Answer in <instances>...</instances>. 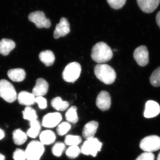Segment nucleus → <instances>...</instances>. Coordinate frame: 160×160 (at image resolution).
Here are the masks:
<instances>
[{
    "mask_svg": "<svg viewBox=\"0 0 160 160\" xmlns=\"http://www.w3.org/2000/svg\"><path fill=\"white\" fill-rule=\"evenodd\" d=\"M7 75L10 79L15 82H22L25 79L26 75L25 70L20 68L10 69Z\"/></svg>",
    "mask_w": 160,
    "mask_h": 160,
    "instance_id": "19",
    "label": "nucleus"
},
{
    "mask_svg": "<svg viewBox=\"0 0 160 160\" xmlns=\"http://www.w3.org/2000/svg\"><path fill=\"white\" fill-rule=\"evenodd\" d=\"M45 151L44 145L38 141H32L27 146L26 151L27 160H40Z\"/></svg>",
    "mask_w": 160,
    "mask_h": 160,
    "instance_id": "5",
    "label": "nucleus"
},
{
    "mask_svg": "<svg viewBox=\"0 0 160 160\" xmlns=\"http://www.w3.org/2000/svg\"><path fill=\"white\" fill-rule=\"evenodd\" d=\"M70 24L67 19L62 18L60 20V23L56 26L53 33L54 38L66 36L70 32Z\"/></svg>",
    "mask_w": 160,
    "mask_h": 160,
    "instance_id": "11",
    "label": "nucleus"
},
{
    "mask_svg": "<svg viewBox=\"0 0 160 160\" xmlns=\"http://www.w3.org/2000/svg\"><path fill=\"white\" fill-rule=\"evenodd\" d=\"M107 2L112 9H119L122 8L126 0H107Z\"/></svg>",
    "mask_w": 160,
    "mask_h": 160,
    "instance_id": "32",
    "label": "nucleus"
},
{
    "mask_svg": "<svg viewBox=\"0 0 160 160\" xmlns=\"http://www.w3.org/2000/svg\"><path fill=\"white\" fill-rule=\"evenodd\" d=\"M12 139L16 145H22L27 140V135L21 129H17L12 132Z\"/></svg>",
    "mask_w": 160,
    "mask_h": 160,
    "instance_id": "24",
    "label": "nucleus"
},
{
    "mask_svg": "<svg viewBox=\"0 0 160 160\" xmlns=\"http://www.w3.org/2000/svg\"><path fill=\"white\" fill-rule=\"evenodd\" d=\"M40 142L44 145H50L55 142L56 135L53 131L46 130L42 132L40 135Z\"/></svg>",
    "mask_w": 160,
    "mask_h": 160,
    "instance_id": "21",
    "label": "nucleus"
},
{
    "mask_svg": "<svg viewBox=\"0 0 160 160\" xmlns=\"http://www.w3.org/2000/svg\"><path fill=\"white\" fill-rule=\"evenodd\" d=\"M65 148H66V146L64 143L61 142L56 143L52 149V154L55 156L59 157L62 155L63 152L65 150Z\"/></svg>",
    "mask_w": 160,
    "mask_h": 160,
    "instance_id": "30",
    "label": "nucleus"
},
{
    "mask_svg": "<svg viewBox=\"0 0 160 160\" xmlns=\"http://www.w3.org/2000/svg\"><path fill=\"white\" fill-rule=\"evenodd\" d=\"M94 71L96 77L106 85L112 84L115 81L116 73L113 68L107 64H98L95 66Z\"/></svg>",
    "mask_w": 160,
    "mask_h": 160,
    "instance_id": "2",
    "label": "nucleus"
},
{
    "mask_svg": "<svg viewBox=\"0 0 160 160\" xmlns=\"http://www.w3.org/2000/svg\"><path fill=\"white\" fill-rule=\"evenodd\" d=\"M29 123L30 128L27 130L26 135L30 138H35L37 137L40 133L41 129L40 122L37 120Z\"/></svg>",
    "mask_w": 160,
    "mask_h": 160,
    "instance_id": "23",
    "label": "nucleus"
},
{
    "mask_svg": "<svg viewBox=\"0 0 160 160\" xmlns=\"http://www.w3.org/2000/svg\"><path fill=\"white\" fill-rule=\"evenodd\" d=\"M160 106L157 102L149 101L146 103L144 117L147 118L155 117L159 114Z\"/></svg>",
    "mask_w": 160,
    "mask_h": 160,
    "instance_id": "14",
    "label": "nucleus"
},
{
    "mask_svg": "<svg viewBox=\"0 0 160 160\" xmlns=\"http://www.w3.org/2000/svg\"><path fill=\"white\" fill-rule=\"evenodd\" d=\"M5 137V132L2 129H0V140L2 139Z\"/></svg>",
    "mask_w": 160,
    "mask_h": 160,
    "instance_id": "37",
    "label": "nucleus"
},
{
    "mask_svg": "<svg viewBox=\"0 0 160 160\" xmlns=\"http://www.w3.org/2000/svg\"><path fill=\"white\" fill-rule=\"evenodd\" d=\"M92 59L98 64H103L110 61L113 56L110 47L106 43L100 42L97 43L92 49Z\"/></svg>",
    "mask_w": 160,
    "mask_h": 160,
    "instance_id": "1",
    "label": "nucleus"
},
{
    "mask_svg": "<svg viewBox=\"0 0 160 160\" xmlns=\"http://www.w3.org/2000/svg\"><path fill=\"white\" fill-rule=\"evenodd\" d=\"M133 57L139 66H146L149 62V54L147 47L145 46H139L133 52Z\"/></svg>",
    "mask_w": 160,
    "mask_h": 160,
    "instance_id": "9",
    "label": "nucleus"
},
{
    "mask_svg": "<svg viewBox=\"0 0 160 160\" xmlns=\"http://www.w3.org/2000/svg\"><path fill=\"white\" fill-rule=\"evenodd\" d=\"M150 83L154 87L160 86V66L152 73L150 77Z\"/></svg>",
    "mask_w": 160,
    "mask_h": 160,
    "instance_id": "28",
    "label": "nucleus"
},
{
    "mask_svg": "<svg viewBox=\"0 0 160 160\" xmlns=\"http://www.w3.org/2000/svg\"><path fill=\"white\" fill-rule=\"evenodd\" d=\"M81 152V149L78 146H70L66 151V154L70 158H77Z\"/></svg>",
    "mask_w": 160,
    "mask_h": 160,
    "instance_id": "29",
    "label": "nucleus"
},
{
    "mask_svg": "<svg viewBox=\"0 0 160 160\" xmlns=\"http://www.w3.org/2000/svg\"><path fill=\"white\" fill-rule=\"evenodd\" d=\"M82 139L79 136L69 135L65 138V142L66 145L69 146H78L82 142Z\"/></svg>",
    "mask_w": 160,
    "mask_h": 160,
    "instance_id": "27",
    "label": "nucleus"
},
{
    "mask_svg": "<svg viewBox=\"0 0 160 160\" xmlns=\"http://www.w3.org/2000/svg\"><path fill=\"white\" fill-rule=\"evenodd\" d=\"M62 120V115L59 112H51L43 117L42 125L46 128H53L57 126Z\"/></svg>",
    "mask_w": 160,
    "mask_h": 160,
    "instance_id": "10",
    "label": "nucleus"
},
{
    "mask_svg": "<svg viewBox=\"0 0 160 160\" xmlns=\"http://www.w3.org/2000/svg\"><path fill=\"white\" fill-rule=\"evenodd\" d=\"M102 146V143L97 138H91L86 140L83 143L81 152L86 155H90L95 157L97 155L98 152L101 151Z\"/></svg>",
    "mask_w": 160,
    "mask_h": 160,
    "instance_id": "6",
    "label": "nucleus"
},
{
    "mask_svg": "<svg viewBox=\"0 0 160 160\" xmlns=\"http://www.w3.org/2000/svg\"><path fill=\"white\" fill-rule=\"evenodd\" d=\"M23 118L27 120L30 122L37 120L38 115L34 109L29 106H27L22 111Z\"/></svg>",
    "mask_w": 160,
    "mask_h": 160,
    "instance_id": "26",
    "label": "nucleus"
},
{
    "mask_svg": "<svg viewBox=\"0 0 160 160\" xmlns=\"http://www.w3.org/2000/svg\"><path fill=\"white\" fill-rule=\"evenodd\" d=\"M98 123L96 121H91L87 123L84 126L82 132V135L86 140L93 138L98 127Z\"/></svg>",
    "mask_w": 160,
    "mask_h": 160,
    "instance_id": "16",
    "label": "nucleus"
},
{
    "mask_svg": "<svg viewBox=\"0 0 160 160\" xmlns=\"http://www.w3.org/2000/svg\"><path fill=\"white\" fill-rule=\"evenodd\" d=\"M140 9L146 13H151L158 8L160 0H137Z\"/></svg>",
    "mask_w": 160,
    "mask_h": 160,
    "instance_id": "13",
    "label": "nucleus"
},
{
    "mask_svg": "<svg viewBox=\"0 0 160 160\" xmlns=\"http://www.w3.org/2000/svg\"><path fill=\"white\" fill-rule=\"evenodd\" d=\"M28 18L32 22L34 23L38 28H49L51 26L50 20L46 18L43 12L38 11L31 12L29 14Z\"/></svg>",
    "mask_w": 160,
    "mask_h": 160,
    "instance_id": "8",
    "label": "nucleus"
},
{
    "mask_svg": "<svg viewBox=\"0 0 160 160\" xmlns=\"http://www.w3.org/2000/svg\"><path fill=\"white\" fill-rule=\"evenodd\" d=\"M35 102L38 103L40 109H45L47 108V100L43 97H37L36 98Z\"/></svg>",
    "mask_w": 160,
    "mask_h": 160,
    "instance_id": "35",
    "label": "nucleus"
},
{
    "mask_svg": "<svg viewBox=\"0 0 160 160\" xmlns=\"http://www.w3.org/2000/svg\"><path fill=\"white\" fill-rule=\"evenodd\" d=\"M77 108L76 106H72L67 111L66 114V119L69 122L75 124L77 122L78 120L77 112Z\"/></svg>",
    "mask_w": 160,
    "mask_h": 160,
    "instance_id": "25",
    "label": "nucleus"
},
{
    "mask_svg": "<svg viewBox=\"0 0 160 160\" xmlns=\"http://www.w3.org/2000/svg\"><path fill=\"white\" fill-rule=\"evenodd\" d=\"M49 89V84L43 78L38 79L35 86L32 90V93L35 97H42L48 92Z\"/></svg>",
    "mask_w": 160,
    "mask_h": 160,
    "instance_id": "15",
    "label": "nucleus"
},
{
    "mask_svg": "<svg viewBox=\"0 0 160 160\" xmlns=\"http://www.w3.org/2000/svg\"><path fill=\"white\" fill-rule=\"evenodd\" d=\"M0 97L9 103L13 102L17 99L14 86L7 80H0Z\"/></svg>",
    "mask_w": 160,
    "mask_h": 160,
    "instance_id": "3",
    "label": "nucleus"
},
{
    "mask_svg": "<svg viewBox=\"0 0 160 160\" xmlns=\"http://www.w3.org/2000/svg\"><path fill=\"white\" fill-rule=\"evenodd\" d=\"M155 155L152 152H145L139 156L135 160H154Z\"/></svg>",
    "mask_w": 160,
    "mask_h": 160,
    "instance_id": "34",
    "label": "nucleus"
},
{
    "mask_svg": "<svg viewBox=\"0 0 160 160\" xmlns=\"http://www.w3.org/2000/svg\"><path fill=\"white\" fill-rule=\"evenodd\" d=\"M13 158L14 160H26L27 158L26 152L22 149H16L13 152Z\"/></svg>",
    "mask_w": 160,
    "mask_h": 160,
    "instance_id": "33",
    "label": "nucleus"
},
{
    "mask_svg": "<svg viewBox=\"0 0 160 160\" xmlns=\"http://www.w3.org/2000/svg\"><path fill=\"white\" fill-rule=\"evenodd\" d=\"M51 105L56 110L63 111L68 109L69 103L67 101H62L61 98L58 97L52 100Z\"/></svg>",
    "mask_w": 160,
    "mask_h": 160,
    "instance_id": "22",
    "label": "nucleus"
},
{
    "mask_svg": "<svg viewBox=\"0 0 160 160\" xmlns=\"http://www.w3.org/2000/svg\"><path fill=\"white\" fill-rule=\"evenodd\" d=\"M20 104L29 106L35 103V97L32 93L27 91H22L19 93L17 97Z\"/></svg>",
    "mask_w": 160,
    "mask_h": 160,
    "instance_id": "17",
    "label": "nucleus"
},
{
    "mask_svg": "<svg viewBox=\"0 0 160 160\" xmlns=\"http://www.w3.org/2000/svg\"><path fill=\"white\" fill-rule=\"evenodd\" d=\"M71 126L69 123L64 122L58 126L57 131L58 134L60 136L64 135L68 132L71 129Z\"/></svg>",
    "mask_w": 160,
    "mask_h": 160,
    "instance_id": "31",
    "label": "nucleus"
},
{
    "mask_svg": "<svg viewBox=\"0 0 160 160\" xmlns=\"http://www.w3.org/2000/svg\"><path fill=\"white\" fill-rule=\"evenodd\" d=\"M15 43L9 39H2L0 41V54L7 56L15 48Z\"/></svg>",
    "mask_w": 160,
    "mask_h": 160,
    "instance_id": "18",
    "label": "nucleus"
},
{
    "mask_svg": "<svg viewBox=\"0 0 160 160\" xmlns=\"http://www.w3.org/2000/svg\"><path fill=\"white\" fill-rule=\"evenodd\" d=\"M140 147L145 152L157 151L160 149V137L157 135L146 137L140 142Z\"/></svg>",
    "mask_w": 160,
    "mask_h": 160,
    "instance_id": "7",
    "label": "nucleus"
},
{
    "mask_svg": "<svg viewBox=\"0 0 160 160\" xmlns=\"http://www.w3.org/2000/svg\"><path fill=\"white\" fill-rule=\"evenodd\" d=\"M39 57L41 62L46 66H52L55 59L53 52L48 50H45L40 52Z\"/></svg>",
    "mask_w": 160,
    "mask_h": 160,
    "instance_id": "20",
    "label": "nucleus"
},
{
    "mask_svg": "<svg viewBox=\"0 0 160 160\" xmlns=\"http://www.w3.org/2000/svg\"><path fill=\"white\" fill-rule=\"evenodd\" d=\"M111 100L109 92L102 91L98 95L96 99V105L102 111H106L110 108Z\"/></svg>",
    "mask_w": 160,
    "mask_h": 160,
    "instance_id": "12",
    "label": "nucleus"
},
{
    "mask_svg": "<svg viewBox=\"0 0 160 160\" xmlns=\"http://www.w3.org/2000/svg\"><path fill=\"white\" fill-rule=\"evenodd\" d=\"M156 22L158 26L160 28V11L157 14Z\"/></svg>",
    "mask_w": 160,
    "mask_h": 160,
    "instance_id": "36",
    "label": "nucleus"
},
{
    "mask_svg": "<svg viewBox=\"0 0 160 160\" xmlns=\"http://www.w3.org/2000/svg\"><path fill=\"white\" fill-rule=\"evenodd\" d=\"M81 71L79 63L77 62L69 63L63 72V79L68 82L74 83L79 77Z\"/></svg>",
    "mask_w": 160,
    "mask_h": 160,
    "instance_id": "4",
    "label": "nucleus"
},
{
    "mask_svg": "<svg viewBox=\"0 0 160 160\" xmlns=\"http://www.w3.org/2000/svg\"><path fill=\"white\" fill-rule=\"evenodd\" d=\"M157 160H160V153H159L158 155Z\"/></svg>",
    "mask_w": 160,
    "mask_h": 160,
    "instance_id": "39",
    "label": "nucleus"
},
{
    "mask_svg": "<svg viewBox=\"0 0 160 160\" xmlns=\"http://www.w3.org/2000/svg\"><path fill=\"white\" fill-rule=\"evenodd\" d=\"M5 160V156L2 154V153H0V160Z\"/></svg>",
    "mask_w": 160,
    "mask_h": 160,
    "instance_id": "38",
    "label": "nucleus"
}]
</instances>
